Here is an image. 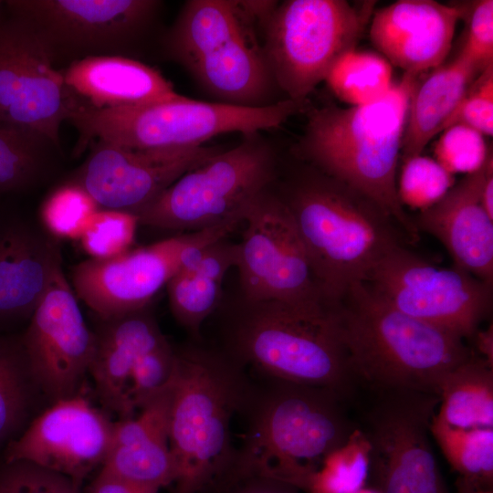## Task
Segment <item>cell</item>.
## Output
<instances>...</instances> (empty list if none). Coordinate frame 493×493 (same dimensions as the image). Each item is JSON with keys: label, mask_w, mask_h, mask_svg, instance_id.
I'll use <instances>...</instances> for the list:
<instances>
[{"label": "cell", "mask_w": 493, "mask_h": 493, "mask_svg": "<svg viewBox=\"0 0 493 493\" xmlns=\"http://www.w3.org/2000/svg\"><path fill=\"white\" fill-rule=\"evenodd\" d=\"M273 187L293 219L320 294L331 308L402 245V231L377 204L305 163L286 179L278 176Z\"/></svg>", "instance_id": "cell-1"}, {"label": "cell", "mask_w": 493, "mask_h": 493, "mask_svg": "<svg viewBox=\"0 0 493 493\" xmlns=\"http://www.w3.org/2000/svg\"><path fill=\"white\" fill-rule=\"evenodd\" d=\"M419 76L404 73L369 104L313 110L295 150L303 163L377 204L412 242L419 230L399 199L396 169Z\"/></svg>", "instance_id": "cell-2"}, {"label": "cell", "mask_w": 493, "mask_h": 493, "mask_svg": "<svg viewBox=\"0 0 493 493\" xmlns=\"http://www.w3.org/2000/svg\"><path fill=\"white\" fill-rule=\"evenodd\" d=\"M248 384L238 414L246 415L245 443L236 449L223 487L251 476L298 488L330 452L358 428L345 410L346 397L325 387L264 375Z\"/></svg>", "instance_id": "cell-3"}, {"label": "cell", "mask_w": 493, "mask_h": 493, "mask_svg": "<svg viewBox=\"0 0 493 493\" xmlns=\"http://www.w3.org/2000/svg\"><path fill=\"white\" fill-rule=\"evenodd\" d=\"M333 311L357 383L374 392L439 396L445 375L472 354L464 339L400 311L364 282L352 285Z\"/></svg>", "instance_id": "cell-4"}, {"label": "cell", "mask_w": 493, "mask_h": 493, "mask_svg": "<svg viewBox=\"0 0 493 493\" xmlns=\"http://www.w3.org/2000/svg\"><path fill=\"white\" fill-rule=\"evenodd\" d=\"M245 368L220 350L189 344L175 350L169 445L176 477L172 493L216 488L236 453L231 423L244 402Z\"/></svg>", "instance_id": "cell-5"}, {"label": "cell", "mask_w": 493, "mask_h": 493, "mask_svg": "<svg viewBox=\"0 0 493 493\" xmlns=\"http://www.w3.org/2000/svg\"><path fill=\"white\" fill-rule=\"evenodd\" d=\"M223 348L260 375L331 389L349 398L358 383L333 309L237 299L224 317Z\"/></svg>", "instance_id": "cell-6"}, {"label": "cell", "mask_w": 493, "mask_h": 493, "mask_svg": "<svg viewBox=\"0 0 493 493\" xmlns=\"http://www.w3.org/2000/svg\"><path fill=\"white\" fill-rule=\"evenodd\" d=\"M304 101L281 100L266 107L205 102L177 95L153 103L96 110L79 107L68 121L79 134L80 152L93 141L151 152L184 151L226 132L242 134L280 126Z\"/></svg>", "instance_id": "cell-7"}, {"label": "cell", "mask_w": 493, "mask_h": 493, "mask_svg": "<svg viewBox=\"0 0 493 493\" xmlns=\"http://www.w3.org/2000/svg\"><path fill=\"white\" fill-rule=\"evenodd\" d=\"M279 174L277 152L261 131L191 169L138 211L139 225L199 231L230 221L244 222L251 204Z\"/></svg>", "instance_id": "cell-8"}, {"label": "cell", "mask_w": 493, "mask_h": 493, "mask_svg": "<svg viewBox=\"0 0 493 493\" xmlns=\"http://www.w3.org/2000/svg\"><path fill=\"white\" fill-rule=\"evenodd\" d=\"M374 2L288 0L261 26L262 49L277 88L305 101L337 58L356 47Z\"/></svg>", "instance_id": "cell-9"}, {"label": "cell", "mask_w": 493, "mask_h": 493, "mask_svg": "<svg viewBox=\"0 0 493 493\" xmlns=\"http://www.w3.org/2000/svg\"><path fill=\"white\" fill-rule=\"evenodd\" d=\"M375 393L361 427L370 446L371 487L380 493H450L429 440L440 397L408 390Z\"/></svg>", "instance_id": "cell-10"}, {"label": "cell", "mask_w": 493, "mask_h": 493, "mask_svg": "<svg viewBox=\"0 0 493 493\" xmlns=\"http://www.w3.org/2000/svg\"><path fill=\"white\" fill-rule=\"evenodd\" d=\"M363 282L400 311L464 340L473 338L492 303L491 283L455 267H436L402 245Z\"/></svg>", "instance_id": "cell-11"}, {"label": "cell", "mask_w": 493, "mask_h": 493, "mask_svg": "<svg viewBox=\"0 0 493 493\" xmlns=\"http://www.w3.org/2000/svg\"><path fill=\"white\" fill-rule=\"evenodd\" d=\"M273 185L245 215L246 227L238 243L236 266L239 298L330 308L320 294L293 219Z\"/></svg>", "instance_id": "cell-12"}, {"label": "cell", "mask_w": 493, "mask_h": 493, "mask_svg": "<svg viewBox=\"0 0 493 493\" xmlns=\"http://www.w3.org/2000/svg\"><path fill=\"white\" fill-rule=\"evenodd\" d=\"M8 13L28 22L55 62L124 56L149 33L160 11L156 0H10ZM71 63V62H70Z\"/></svg>", "instance_id": "cell-13"}, {"label": "cell", "mask_w": 493, "mask_h": 493, "mask_svg": "<svg viewBox=\"0 0 493 493\" xmlns=\"http://www.w3.org/2000/svg\"><path fill=\"white\" fill-rule=\"evenodd\" d=\"M78 108L34 27L0 16V123L37 132L61 149L59 130Z\"/></svg>", "instance_id": "cell-14"}, {"label": "cell", "mask_w": 493, "mask_h": 493, "mask_svg": "<svg viewBox=\"0 0 493 493\" xmlns=\"http://www.w3.org/2000/svg\"><path fill=\"white\" fill-rule=\"evenodd\" d=\"M239 225L230 221L185 232L110 258H89L72 268V288L100 319L150 306L181 268L185 250L226 237Z\"/></svg>", "instance_id": "cell-15"}, {"label": "cell", "mask_w": 493, "mask_h": 493, "mask_svg": "<svg viewBox=\"0 0 493 493\" xmlns=\"http://www.w3.org/2000/svg\"><path fill=\"white\" fill-rule=\"evenodd\" d=\"M31 374L50 404L80 393L95 336L62 266L20 335Z\"/></svg>", "instance_id": "cell-16"}, {"label": "cell", "mask_w": 493, "mask_h": 493, "mask_svg": "<svg viewBox=\"0 0 493 493\" xmlns=\"http://www.w3.org/2000/svg\"><path fill=\"white\" fill-rule=\"evenodd\" d=\"M114 422L81 393L50 404L7 443L4 462L27 461L81 486L102 467Z\"/></svg>", "instance_id": "cell-17"}, {"label": "cell", "mask_w": 493, "mask_h": 493, "mask_svg": "<svg viewBox=\"0 0 493 493\" xmlns=\"http://www.w3.org/2000/svg\"><path fill=\"white\" fill-rule=\"evenodd\" d=\"M90 152L71 180L100 209L136 214L191 169L221 152L202 146L184 151L151 152L93 141Z\"/></svg>", "instance_id": "cell-18"}, {"label": "cell", "mask_w": 493, "mask_h": 493, "mask_svg": "<svg viewBox=\"0 0 493 493\" xmlns=\"http://www.w3.org/2000/svg\"><path fill=\"white\" fill-rule=\"evenodd\" d=\"M467 11L463 5L399 0L372 15L370 37L392 66L421 75L443 64Z\"/></svg>", "instance_id": "cell-19"}, {"label": "cell", "mask_w": 493, "mask_h": 493, "mask_svg": "<svg viewBox=\"0 0 493 493\" xmlns=\"http://www.w3.org/2000/svg\"><path fill=\"white\" fill-rule=\"evenodd\" d=\"M61 260L54 238L0 211V332L29 321Z\"/></svg>", "instance_id": "cell-20"}, {"label": "cell", "mask_w": 493, "mask_h": 493, "mask_svg": "<svg viewBox=\"0 0 493 493\" xmlns=\"http://www.w3.org/2000/svg\"><path fill=\"white\" fill-rule=\"evenodd\" d=\"M491 152L477 171L467 174L435 205L421 210L414 220L446 248L455 267L492 284L493 218L481 203V186Z\"/></svg>", "instance_id": "cell-21"}, {"label": "cell", "mask_w": 493, "mask_h": 493, "mask_svg": "<svg viewBox=\"0 0 493 493\" xmlns=\"http://www.w3.org/2000/svg\"><path fill=\"white\" fill-rule=\"evenodd\" d=\"M95 345L89 372L103 407L120 419L134 416L131 378L138 360L167 339L150 306L108 319L93 330Z\"/></svg>", "instance_id": "cell-22"}, {"label": "cell", "mask_w": 493, "mask_h": 493, "mask_svg": "<svg viewBox=\"0 0 493 493\" xmlns=\"http://www.w3.org/2000/svg\"><path fill=\"white\" fill-rule=\"evenodd\" d=\"M257 26L215 41L184 67L218 102L253 108L276 103L277 85L257 38Z\"/></svg>", "instance_id": "cell-23"}, {"label": "cell", "mask_w": 493, "mask_h": 493, "mask_svg": "<svg viewBox=\"0 0 493 493\" xmlns=\"http://www.w3.org/2000/svg\"><path fill=\"white\" fill-rule=\"evenodd\" d=\"M172 380L137 414L114 422L101 467L159 489L174 483L176 473L169 445Z\"/></svg>", "instance_id": "cell-24"}, {"label": "cell", "mask_w": 493, "mask_h": 493, "mask_svg": "<svg viewBox=\"0 0 493 493\" xmlns=\"http://www.w3.org/2000/svg\"><path fill=\"white\" fill-rule=\"evenodd\" d=\"M61 72L78 108L133 107L179 95L158 70L129 57H88L69 63Z\"/></svg>", "instance_id": "cell-25"}, {"label": "cell", "mask_w": 493, "mask_h": 493, "mask_svg": "<svg viewBox=\"0 0 493 493\" xmlns=\"http://www.w3.org/2000/svg\"><path fill=\"white\" fill-rule=\"evenodd\" d=\"M166 284L171 312L194 338L222 302V283L236 267L238 243L225 238L195 249Z\"/></svg>", "instance_id": "cell-26"}, {"label": "cell", "mask_w": 493, "mask_h": 493, "mask_svg": "<svg viewBox=\"0 0 493 493\" xmlns=\"http://www.w3.org/2000/svg\"><path fill=\"white\" fill-rule=\"evenodd\" d=\"M482 71L457 55L433 69L418 83L411 99L402 142L404 160L422 154L455 110L470 84Z\"/></svg>", "instance_id": "cell-27"}, {"label": "cell", "mask_w": 493, "mask_h": 493, "mask_svg": "<svg viewBox=\"0 0 493 493\" xmlns=\"http://www.w3.org/2000/svg\"><path fill=\"white\" fill-rule=\"evenodd\" d=\"M439 397L438 420L456 428H493V365L472 353L445 375Z\"/></svg>", "instance_id": "cell-28"}, {"label": "cell", "mask_w": 493, "mask_h": 493, "mask_svg": "<svg viewBox=\"0 0 493 493\" xmlns=\"http://www.w3.org/2000/svg\"><path fill=\"white\" fill-rule=\"evenodd\" d=\"M60 150L37 132L0 123V195L38 185L53 171Z\"/></svg>", "instance_id": "cell-29"}, {"label": "cell", "mask_w": 493, "mask_h": 493, "mask_svg": "<svg viewBox=\"0 0 493 493\" xmlns=\"http://www.w3.org/2000/svg\"><path fill=\"white\" fill-rule=\"evenodd\" d=\"M42 395L28 366L20 335L0 333V445L11 441Z\"/></svg>", "instance_id": "cell-30"}, {"label": "cell", "mask_w": 493, "mask_h": 493, "mask_svg": "<svg viewBox=\"0 0 493 493\" xmlns=\"http://www.w3.org/2000/svg\"><path fill=\"white\" fill-rule=\"evenodd\" d=\"M324 81L349 106H361L384 97L394 85L393 66L380 54L356 47L340 56Z\"/></svg>", "instance_id": "cell-31"}, {"label": "cell", "mask_w": 493, "mask_h": 493, "mask_svg": "<svg viewBox=\"0 0 493 493\" xmlns=\"http://www.w3.org/2000/svg\"><path fill=\"white\" fill-rule=\"evenodd\" d=\"M430 435L458 477L493 489V428H456L434 415Z\"/></svg>", "instance_id": "cell-32"}, {"label": "cell", "mask_w": 493, "mask_h": 493, "mask_svg": "<svg viewBox=\"0 0 493 493\" xmlns=\"http://www.w3.org/2000/svg\"><path fill=\"white\" fill-rule=\"evenodd\" d=\"M370 446L360 426L307 474L299 489L306 493H356L369 477Z\"/></svg>", "instance_id": "cell-33"}, {"label": "cell", "mask_w": 493, "mask_h": 493, "mask_svg": "<svg viewBox=\"0 0 493 493\" xmlns=\"http://www.w3.org/2000/svg\"><path fill=\"white\" fill-rule=\"evenodd\" d=\"M100 209L84 188L69 181L47 197L40 209V218L53 237L79 239L89 220Z\"/></svg>", "instance_id": "cell-34"}, {"label": "cell", "mask_w": 493, "mask_h": 493, "mask_svg": "<svg viewBox=\"0 0 493 493\" xmlns=\"http://www.w3.org/2000/svg\"><path fill=\"white\" fill-rule=\"evenodd\" d=\"M453 184V174L436 160L419 154L404 160L397 192L404 206L424 210L438 202Z\"/></svg>", "instance_id": "cell-35"}, {"label": "cell", "mask_w": 493, "mask_h": 493, "mask_svg": "<svg viewBox=\"0 0 493 493\" xmlns=\"http://www.w3.org/2000/svg\"><path fill=\"white\" fill-rule=\"evenodd\" d=\"M138 226V217L133 213L100 209L79 240L90 258H110L130 250Z\"/></svg>", "instance_id": "cell-36"}, {"label": "cell", "mask_w": 493, "mask_h": 493, "mask_svg": "<svg viewBox=\"0 0 493 493\" xmlns=\"http://www.w3.org/2000/svg\"><path fill=\"white\" fill-rule=\"evenodd\" d=\"M435 154L436 162L451 174H469L482 167L489 152L483 134L468 126L453 124L442 131Z\"/></svg>", "instance_id": "cell-37"}, {"label": "cell", "mask_w": 493, "mask_h": 493, "mask_svg": "<svg viewBox=\"0 0 493 493\" xmlns=\"http://www.w3.org/2000/svg\"><path fill=\"white\" fill-rule=\"evenodd\" d=\"M175 365V349L166 340L136 362L131 378L130 398L139 412L171 382Z\"/></svg>", "instance_id": "cell-38"}, {"label": "cell", "mask_w": 493, "mask_h": 493, "mask_svg": "<svg viewBox=\"0 0 493 493\" xmlns=\"http://www.w3.org/2000/svg\"><path fill=\"white\" fill-rule=\"evenodd\" d=\"M70 478L27 461L4 462L0 493H79Z\"/></svg>", "instance_id": "cell-39"}, {"label": "cell", "mask_w": 493, "mask_h": 493, "mask_svg": "<svg viewBox=\"0 0 493 493\" xmlns=\"http://www.w3.org/2000/svg\"><path fill=\"white\" fill-rule=\"evenodd\" d=\"M468 126L484 136L493 133V65L485 68L470 84L445 124Z\"/></svg>", "instance_id": "cell-40"}, {"label": "cell", "mask_w": 493, "mask_h": 493, "mask_svg": "<svg viewBox=\"0 0 493 493\" xmlns=\"http://www.w3.org/2000/svg\"><path fill=\"white\" fill-rule=\"evenodd\" d=\"M467 11V34L459 55L483 71L493 65V1H476Z\"/></svg>", "instance_id": "cell-41"}, {"label": "cell", "mask_w": 493, "mask_h": 493, "mask_svg": "<svg viewBox=\"0 0 493 493\" xmlns=\"http://www.w3.org/2000/svg\"><path fill=\"white\" fill-rule=\"evenodd\" d=\"M159 488L135 483L103 467L89 486V493H158Z\"/></svg>", "instance_id": "cell-42"}, {"label": "cell", "mask_w": 493, "mask_h": 493, "mask_svg": "<svg viewBox=\"0 0 493 493\" xmlns=\"http://www.w3.org/2000/svg\"><path fill=\"white\" fill-rule=\"evenodd\" d=\"M220 493H299V489L279 479L251 476L235 482Z\"/></svg>", "instance_id": "cell-43"}, {"label": "cell", "mask_w": 493, "mask_h": 493, "mask_svg": "<svg viewBox=\"0 0 493 493\" xmlns=\"http://www.w3.org/2000/svg\"><path fill=\"white\" fill-rule=\"evenodd\" d=\"M476 348L484 359L490 365H493V328L492 325L485 330H477L473 338Z\"/></svg>", "instance_id": "cell-44"}, {"label": "cell", "mask_w": 493, "mask_h": 493, "mask_svg": "<svg viewBox=\"0 0 493 493\" xmlns=\"http://www.w3.org/2000/svg\"><path fill=\"white\" fill-rule=\"evenodd\" d=\"M480 194L484 209L493 218V159L488 163Z\"/></svg>", "instance_id": "cell-45"}, {"label": "cell", "mask_w": 493, "mask_h": 493, "mask_svg": "<svg viewBox=\"0 0 493 493\" xmlns=\"http://www.w3.org/2000/svg\"><path fill=\"white\" fill-rule=\"evenodd\" d=\"M456 493H493V489L476 488L460 477H457L456 481Z\"/></svg>", "instance_id": "cell-46"}, {"label": "cell", "mask_w": 493, "mask_h": 493, "mask_svg": "<svg viewBox=\"0 0 493 493\" xmlns=\"http://www.w3.org/2000/svg\"><path fill=\"white\" fill-rule=\"evenodd\" d=\"M356 493H380L376 488L369 486H365L363 487L362 488H361L359 491H357Z\"/></svg>", "instance_id": "cell-47"}, {"label": "cell", "mask_w": 493, "mask_h": 493, "mask_svg": "<svg viewBox=\"0 0 493 493\" xmlns=\"http://www.w3.org/2000/svg\"><path fill=\"white\" fill-rule=\"evenodd\" d=\"M1 5H2V1H0V7H1Z\"/></svg>", "instance_id": "cell-48"}]
</instances>
